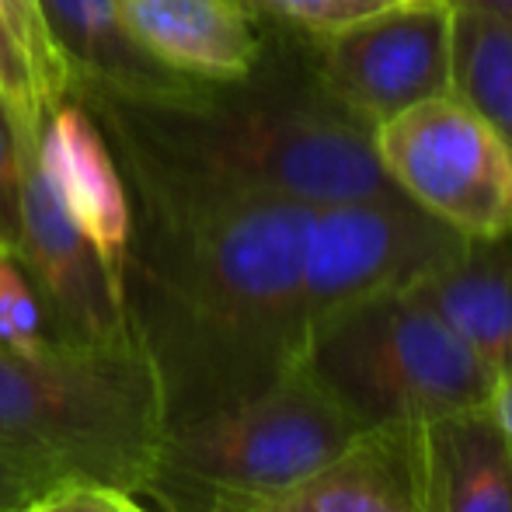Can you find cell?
<instances>
[{"label":"cell","instance_id":"obj_2","mask_svg":"<svg viewBox=\"0 0 512 512\" xmlns=\"http://www.w3.org/2000/svg\"><path fill=\"white\" fill-rule=\"evenodd\" d=\"M77 105L105 129L119 157L216 189L304 206L405 196L373 154V126L321 88L314 63L290 74L269 63V49L241 81H206L161 102L91 95Z\"/></svg>","mask_w":512,"mask_h":512},{"label":"cell","instance_id":"obj_26","mask_svg":"<svg viewBox=\"0 0 512 512\" xmlns=\"http://www.w3.org/2000/svg\"><path fill=\"white\" fill-rule=\"evenodd\" d=\"M4 512H21V506L18 509H4Z\"/></svg>","mask_w":512,"mask_h":512},{"label":"cell","instance_id":"obj_5","mask_svg":"<svg viewBox=\"0 0 512 512\" xmlns=\"http://www.w3.org/2000/svg\"><path fill=\"white\" fill-rule=\"evenodd\" d=\"M363 425L307 363L237 408L164 432L147 506L203 495H269L345 453Z\"/></svg>","mask_w":512,"mask_h":512},{"label":"cell","instance_id":"obj_18","mask_svg":"<svg viewBox=\"0 0 512 512\" xmlns=\"http://www.w3.org/2000/svg\"><path fill=\"white\" fill-rule=\"evenodd\" d=\"M49 345L42 307L25 269L7 248H0V349L11 356H35Z\"/></svg>","mask_w":512,"mask_h":512},{"label":"cell","instance_id":"obj_25","mask_svg":"<svg viewBox=\"0 0 512 512\" xmlns=\"http://www.w3.org/2000/svg\"><path fill=\"white\" fill-rule=\"evenodd\" d=\"M122 506H126V512H157V509H150L143 499H136V495H126V499H122Z\"/></svg>","mask_w":512,"mask_h":512},{"label":"cell","instance_id":"obj_7","mask_svg":"<svg viewBox=\"0 0 512 512\" xmlns=\"http://www.w3.org/2000/svg\"><path fill=\"white\" fill-rule=\"evenodd\" d=\"M467 237L408 196L310 206L304 234L307 335L338 310L405 293L464 251Z\"/></svg>","mask_w":512,"mask_h":512},{"label":"cell","instance_id":"obj_19","mask_svg":"<svg viewBox=\"0 0 512 512\" xmlns=\"http://www.w3.org/2000/svg\"><path fill=\"white\" fill-rule=\"evenodd\" d=\"M255 14L272 18L286 28H297L307 39H321L345 25L370 18V14L391 11L415 0H244Z\"/></svg>","mask_w":512,"mask_h":512},{"label":"cell","instance_id":"obj_4","mask_svg":"<svg viewBox=\"0 0 512 512\" xmlns=\"http://www.w3.org/2000/svg\"><path fill=\"white\" fill-rule=\"evenodd\" d=\"M304 363L363 429L488 405L495 377L415 290L352 304L307 335Z\"/></svg>","mask_w":512,"mask_h":512},{"label":"cell","instance_id":"obj_23","mask_svg":"<svg viewBox=\"0 0 512 512\" xmlns=\"http://www.w3.org/2000/svg\"><path fill=\"white\" fill-rule=\"evenodd\" d=\"M488 405H492L495 418L502 422V429L512 436V370L502 373V377H495L492 384V398H488Z\"/></svg>","mask_w":512,"mask_h":512},{"label":"cell","instance_id":"obj_9","mask_svg":"<svg viewBox=\"0 0 512 512\" xmlns=\"http://www.w3.org/2000/svg\"><path fill=\"white\" fill-rule=\"evenodd\" d=\"M14 258L32 283L49 342L105 345L133 335L122 286L53 196L39 168V143L21 147V234Z\"/></svg>","mask_w":512,"mask_h":512},{"label":"cell","instance_id":"obj_24","mask_svg":"<svg viewBox=\"0 0 512 512\" xmlns=\"http://www.w3.org/2000/svg\"><path fill=\"white\" fill-rule=\"evenodd\" d=\"M453 4H464V7H474V11H485L492 14L495 21L512 28V0H453Z\"/></svg>","mask_w":512,"mask_h":512},{"label":"cell","instance_id":"obj_13","mask_svg":"<svg viewBox=\"0 0 512 512\" xmlns=\"http://www.w3.org/2000/svg\"><path fill=\"white\" fill-rule=\"evenodd\" d=\"M129 35L182 77L241 81L262 63L269 35L244 0H115Z\"/></svg>","mask_w":512,"mask_h":512},{"label":"cell","instance_id":"obj_17","mask_svg":"<svg viewBox=\"0 0 512 512\" xmlns=\"http://www.w3.org/2000/svg\"><path fill=\"white\" fill-rule=\"evenodd\" d=\"M0 18H4L18 53L25 56L39 105L49 115L60 102H67V70L49 42L39 0H0Z\"/></svg>","mask_w":512,"mask_h":512},{"label":"cell","instance_id":"obj_20","mask_svg":"<svg viewBox=\"0 0 512 512\" xmlns=\"http://www.w3.org/2000/svg\"><path fill=\"white\" fill-rule=\"evenodd\" d=\"M0 98H4L7 112H11L14 133H18V147H35L42 136V122L46 112L35 95L32 74H28L25 56L18 53L11 32H7L4 18H0Z\"/></svg>","mask_w":512,"mask_h":512},{"label":"cell","instance_id":"obj_14","mask_svg":"<svg viewBox=\"0 0 512 512\" xmlns=\"http://www.w3.org/2000/svg\"><path fill=\"white\" fill-rule=\"evenodd\" d=\"M415 293L471 345L492 377L512 370V230L495 241H467Z\"/></svg>","mask_w":512,"mask_h":512},{"label":"cell","instance_id":"obj_8","mask_svg":"<svg viewBox=\"0 0 512 512\" xmlns=\"http://www.w3.org/2000/svg\"><path fill=\"white\" fill-rule=\"evenodd\" d=\"M314 42V74L366 126L453 91V0H415Z\"/></svg>","mask_w":512,"mask_h":512},{"label":"cell","instance_id":"obj_3","mask_svg":"<svg viewBox=\"0 0 512 512\" xmlns=\"http://www.w3.org/2000/svg\"><path fill=\"white\" fill-rule=\"evenodd\" d=\"M168 422L157 373L136 338L0 349V460L32 499L60 481H95L147 499Z\"/></svg>","mask_w":512,"mask_h":512},{"label":"cell","instance_id":"obj_22","mask_svg":"<svg viewBox=\"0 0 512 512\" xmlns=\"http://www.w3.org/2000/svg\"><path fill=\"white\" fill-rule=\"evenodd\" d=\"M126 492L95 485V481H60L35 499H28L21 512H126Z\"/></svg>","mask_w":512,"mask_h":512},{"label":"cell","instance_id":"obj_1","mask_svg":"<svg viewBox=\"0 0 512 512\" xmlns=\"http://www.w3.org/2000/svg\"><path fill=\"white\" fill-rule=\"evenodd\" d=\"M119 164L133 206L126 321L157 373L168 429L265 394L307 352L310 206L216 189L140 157Z\"/></svg>","mask_w":512,"mask_h":512},{"label":"cell","instance_id":"obj_6","mask_svg":"<svg viewBox=\"0 0 512 512\" xmlns=\"http://www.w3.org/2000/svg\"><path fill=\"white\" fill-rule=\"evenodd\" d=\"M373 154L398 192L467 241L512 230V147L457 91L373 126Z\"/></svg>","mask_w":512,"mask_h":512},{"label":"cell","instance_id":"obj_16","mask_svg":"<svg viewBox=\"0 0 512 512\" xmlns=\"http://www.w3.org/2000/svg\"><path fill=\"white\" fill-rule=\"evenodd\" d=\"M453 91L512 147V28L464 4H453Z\"/></svg>","mask_w":512,"mask_h":512},{"label":"cell","instance_id":"obj_21","mask_svg":"<svg viewBox=\"0 0 512 512\" xmlns=\"http://www.w3.org/2000/svg\"><path fill=\"white\" fill-rule=\"evenodd\" d=\"M21 234V147L11 112L0 98V248L14 255Z\"/></svg>","mask_w":512,"mask_h":512},{"label":"cell","instance_id":"obj_10","mask_svg":"<svg viewBox=\"0 0 512 512\" xmlns=\"http://www.w3.org/2000/svg\"><path fill=\"white\" fill-rule=\"evenodd\" d=\"M422 425L366 429L331 464L279 492L203 495L157 512H432Z\"/></svg>","mask_w":512,"mask_h":512},{"label":"cell","instance_id":"obj_12","mask_svg":"<svg viewBox=\"0 0 512 512\" xmlns=\"http://www.w3.org/2000/svg\"><path fill=\"white\" fill-rule=\"evenodd\" d=\"M39 11L67 70V102H84L91 95L161 102L206 84L161 67L129 35L115 0H39Z\"/></svg>","mask_w":512,"mask_h":512},{"label":"cell","instance_id":"obj_11","mask_svg":"<svg viewBox=\"0 0 512 512\" xmlns=\"http://www.w3.org/2000/svg\"><path fill=\"white\" fill-rule=\"evenodd\" d=\"M39 168L63 213L91 241L108 276L122 286L133 206L102 129L77 102H60L46 115L39 136Z\"/></svg>","mask_w":512,"mask_h":512},{"label":"cell","instance_id":"obj_15","mask_svg":"<svg viewBox=\"0 0 512 512\" xmlns=\"http://www.w3.org/2000/svg\"><path fill=\"white\" fill-rule=\"evenodd\" d=\"M422 429L432 512H512V436L492 405L432 418Z\"/></svg>","mask_w":512,"mask_h":512}]
</instances>
